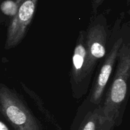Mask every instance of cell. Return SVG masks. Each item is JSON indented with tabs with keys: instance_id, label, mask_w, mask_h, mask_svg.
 Instances as JSON below:
<instances>
[{
	"instance_id": "obj_11",
	"label": "cell",
	"mask_w": 130,
	"mask_h": 130,
	"mask_svg": "<svg viewBox=\"0 0 130 130\" xmlns=\"http://www.w3.org/2000/svg\"><path fill=\"white\" fill-rule=\"evenodd\" d=\"M8 125L7 124V122L3 119V117L1 116L0 119V130H12Z\"/></svg>"
},
{
	"instance_id": "obj_13",
	"label": "cell",
	"mask_w": 130,
	"mask_h": 130,
	"mask_svg": "<svg viewBox=\"0 0 130 130\" xmlns=\"http://www.w3.org/2000/svg\"><path fill=\"white\" fill-rule=\"evenodd\" d=\"M129 130H130V129H129Z\"/></svg>"
},
{
	"instance_id": "obj_10",
	"label": "cell",
	"mask_w": 130,
	"mask_h": 130,
	"mask_svg": "<svg viewBox=\"0 0 130 130\" xmlns=\"http://www.w3.org/2000/svg\"><path fill=\"white\" fill-rule=\"evenodd\" d=\"M104 0H91V8H92V15L98 14V10L100 5L104 3Z\"/></svg>"
},
{
	"instance_id": "obj_12",
	"label": "cell",
	"mask_w": 130,
	"mask_h": 130,
	"mask_svg": "<svg viewBox=\"0 0 130 130\" xmlns=\"http://www.w3.org/2000/svg\"><path fill=\"white\" fill-rule=\"evenodd\" d=\"M129 22V23H130V21H129V22Z\"/></svg>"
},
{
	"instance_id": "obj_9",
	"label": "cell",
	"mask_w": 130,
	"mask_h": 130,
	"mask_svg": "<svg viewBox=\"0 0 130 130\" xmlns=\"http://www.w3.org/2000/svg\"><path fill=\"white\" fill-rule=\"evenodd\" d=\"M19 6L15 0H5L1 3L0 8L1 12L6 16L9 17L11 20L17 13Z\"/></svg>"
},
{
	"instance_id": "obj_1",
	"label": "cell",
	"mask_w": 130,
	"mask_h": 130,
	"mask_svg": "<svg viewBox=\"0 0 130 130\" xmlns=\"http://www.w3.org/2000/svg\"><path fill=\"white\" fill-rule=\"evenodd\" d=\"M122 29L116 66L100 106V130H114L121 124L130 96V23H123Z\"/></svg>"
},
{
	"instance_id": "obj_7",
	"label": "cell",
	"mask_w": 130,
	"mask_h": 130,
	"mask_svg": "<svg viewBox=\"0 0 130 130\" xmlns=\"http://www.w3.org/2000/svg\"><path fill=\"white\" fill-rule=\"evenodd\" d=\"M100 106L93 104L87 96L77 109L70 130H99Z\"/></svg>"
},
{
	"instance_id": "obj_4",
	"label": "cell",
	"mask_w": 130,
	"mask_h": 130,
	"mask_svg": "<svg viewBox=\"0 0 130 130\" xmlns=\"http://www.w3.org/2000/svg\"><path fill=\"white\" fill-rule=\"evenodd\" d=\"M112 29L104 14H98L90 19L85 30V42L87 49L86 68L88 76L92 80L98 66L106 56Z\"/></svg>"
},
{
	"instance_id": "obj_3",
	"label": "cell",
	"mask_w": 130,
	"mask_h": 130,
	"mask_svg": "<svg viewBox=\"0 0 130 130\" xmlns=\"http://www.w3.org/2000/svg\"><path fill=\"white\" fill-rule=\"evenodd\" d=\"M0 113L13 130H44L22 95L0 84Z\"/></svg>"
},
{
	"instance_id": "obj_6",
	"label": "cell",
	"mask_w": 130,
	"mask_h": 130,
	"mask_svg": "<svg viewBox=\"0 0 130 130\" xmlns=\"http://www.w3.org/2000/svg\"><path fill=\"white\" fill-rule=\"evenodd\" d=\"M38 0H23L16 15L8 25L5 49L10 50L19 45L27 33L36 10Z\"/></svg>"
},
{
	"instance_id": "obj_8",
	"label": "cell",
	"mask_w": 130,
	"mask_h": 130,
	"mask_svg": "<svg viewBox=\"0 0 130 130\" xmlns=\"http://www.w3.org/2000/svg\"><path fill=\"white\" fill-rule=\"evenodd\" d=\"M20 84H21V86L22 87L23 90H24V91H25V93H26L27 94L29 95V96L32 99L33 101L34 102V103L36 105L37 108H38L39 112H41V113L44 117L45 119L48 122L52 124L53 125L54 127H55L58 130H62V128H61L60 125L58 124L57 121H56V119H55L53 115L47 109L46 107H44V102L43 101L41 98L35 92H34L32 90L29 89L25 84H24L23 82H20Z\"/></svg>"
},
{
	"instance_id": "obj_5",
	"label": "cell",
	"mask_w": 130,
	"mask_h": 130,
	"mask_svg": "<svg viewBox=\"0 0 130 130\" xmlns=\"http://www.w3.org/2000/svg\"><path fill=\"white\" fill-rule=\"evenodd\" d=\"M87 49L85 42V30L79 32L72 57L70 83L72 96L80 99L89 90L91 80L89 78L86 68Z\"/></svg>"
},
{
	"instance_id": "obj_2",
	"label": "cell",
	"mask_w": 130,
	"mask_h": 130,
	"mask_svg": "<svg viewBox=\"0 0 130 130\" xmlns=\"http://www.w3.org/2000/svg\"><path fill=\"white\" fill-rule=\"evenodd\" d=\"M123 18L124 13H122L112 28L107 53L96 68L91 89L87 96L90 101L95 105L100 106L102 103L107 89V87L109 85L116 66L119 50L123 42Z\"/></svg>"
}]
</instances>
